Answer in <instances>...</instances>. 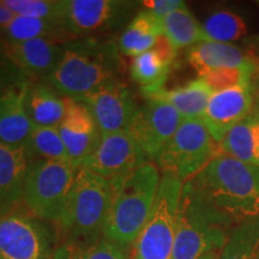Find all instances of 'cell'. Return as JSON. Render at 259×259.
Returning <instances> with one entry per match:
<instances>
[{
    "label": "cell",
    "mask_w": 259,
    "mask_h": 259,
    "mask_svg": "<svg viewBox=\"0 0 259 259\" xmlns=\"http://www.w3.org/2000/svg\"><path fill=\"white\" fill-rule=\"evenodd\" d=\"M122 59L118 42L97 36L76 37L63 45V56L45 83L70 99L95 92L118 80Z\"/></svg>",
    "instance_id": "1"
},
{
    "label": "cell",
    "mask_w": 259,
    "mask_h": 259,
    "mask_svg": "<svg viewBox=\"0 0 259 259\" xmlns=\"http://www.w3.org/2000/svg\"><path fill=\"white\" fill-rule=\"evenodd\" d=\"M210 203L239 223L259 215V166L219 154L189 179Z\"/></svg>",
    "instance_id": "2"
},
{
    "label": "cell",
    "mask_w": 259,
    "mask_h": 259,
    "mask_svg": "<svg viewBox=\"0 0 259 259\" xmlns=\"http://www.w3.org/2000/svg\"><path fill=\"white\" fill-rule=\"evenodd\" d=\"M112 180V200L102 234L128 250L136 244L156 198L160 173L147 162L124 177Z\"/></svg>",
    "instance_id": "3"
},
{
    "label": "cell",
    "mask_w": 259,
    "mask_h": 259,
    "mask_svg": "<svg viewBox=\"0 0 259 259\" xmlns=\"http://www.w3.org/2000/svg\"><path fill=\"white\" fill-rule=\"evenodd\" d=\"M236 225L186 180L181 190L171 259H198L210 252H221Z\"/></svg>",
    "instance_id": "4"
},
{
    "label": "cell",
    "mask_w": 259,
    "mask_h": 259,
    "mask_svg": "<svg viewBox=\"0 0 259 259\" xmlns=\"http://www.w3.org/2000/svg\"><path fill=\"white\" fill-rule=\"evenodd\" d=\"M78 167L69 161L29 160L23 203L35 218L59 223L66 211Z\"/></svg>",
    "instance_id": "5"
},
{
    "label": "cell",
    "mask_w": 259,
    "mask_h": 259,
    "mask_svg": "<svg viewBox=\"0 0 259 259\" xmlns=\"http://www.w3.org/2000/svg\"><path fill=\"white\" fill-rule=\"evenodd\" d=\"M112 200V180L78 168L69 204L58 223L66 239L103 235Z\"/></svg>",
    "instance_id": "6"
},
{
    "label": "cell",
    "mask_w": 259,
    "mask_h": 259,
    "mask_svg": "<svg viewBox=\"0 0 259 259\" xmlns=\"http://www.w3.org/2000/svg\"><path fill=\"white\" fill-rule=\"evenodd\" d=\"M183 181L163 173L153 209L134 246L132 259H171Z\"/></svg>",
    "instance_id": "7"
},
{
    "label": "cell",
    "mask_w": 259,
    "mask_h": 259,
    "mask_svg": "<svg viewBox=\"0 0 259 259\" xmlns=\"http://www.w3.org/2000/svg\"><path fill=\"white\" fill-rule=\"evenodd\" d=\"M219 154V144L203 121L184 119L176 135L158 154L156 162L163 173L173 174L185 183Z\"/></svg>",
    "instance_id": "8"
},
{
    "label": "cell",
    "mask_w": 259,
    "mask_h": 259,
    "mask_svg": "<svg viewBox=\"0 0 259 259\" xmlns=\"http://www.w3.org/2000/svg\"><path fill=\"white\" fill-rule=\"evenodd\" d=\"M56 236L44 220L22 210L0 216V257L52 259Z\"/></svg>",
    "instance_id": "9"
},
{
    "label": "cell",
    "mask_w": 259,
    "mask_h": 259,
    "mask_svg": "<svg viewBox=\"0 0 259 259\" xmlns=\"http://www.w3.org/2000/svg\"><path fill=\"white\" fill-rule=\"evenodd\" d=\"M139 4L128 0H64L61 21L71 37H83L121 28Z\"/></svg>",
    "instance_id": "10"
},
{
    "label": "cell",
    "mask_w": 259,
    "mask_h": 259,
    "mask_svg": "<svg viewBox=\"0 0 259 259\" xmlns=\"http://www.w3.org/2000/svg\"><path fill=\"white\" fill-rule=\"evenodd\" d=\"M183 120L184 118L173 106L161 100H148L145 105L139 107L126 132L143 150L147 158L156 160Z\"/></svg>",
    "instance_id": "11"
},
{
    "label": "cell",
    "mask_w": 259,
    "mask_h": 259,
    "mask_svg": "<svg viewBox=\"0 0 259 259\" xmlns=\"http://www.w3.org/2000/svg\"><path fill=\"white\" fill-rule=\"evenodd\" d=\"M74 100L88 107L101 135L127 131L138 111L132 92L120 79L107 83L95 92Z\"/></svg>",
    "instance_id": "12"
},
{
    "label": "cell",
    "mask_w": 259,
    "mask_h": 259,
    "mask_svg": "<svg viewBox=\"0 0 259 259\" xmlns=\"http://www.w3.org/2000/svg\"><path fill=\"white\" fill-rule=\"evenodd\" d=\"M147 156L127 132L102 134L95 150L80 168L106 179L124 177L147 163Z\"/></svg>",
    "instance_id": "13"
},
{
    "label": "cell",
    "mask_w": 259,
    "mask_h": 259,
    "mask_svg": "<svg viewBox=\"0 0 259 259\" xmlns=\"http://www.w3.org/2000/svg\"><path fill=\"white\" fill-rule=\"evenodd\" d=\"M253 88L251 84L213 92L200 120L220 144L233 126L253 111Z\"/></svg>",
    "instance_id": "14"
},
{
    "label": "cell",
    "mask_w": 259,
    "mask_h": 259,
    "mask_svg": "<svg viewBox=\"0 0 259 259\" xmlns=\"http://www.w3.org/2000/svg\"><path fill=\"white\" fill-rule=\"evenodd\" d=\"M58 131L70 162L78 168L95 150L101 139V131L88 107L70 97H66V113L58 125Z\"/></svg>",
    "instance_id": "15"
},
{
    "label": "cell",
    "mask_w": 259,
    "mask_h": 259,
    "mask_svg": "<svg viewBox=\"0 0 259 259\" xmlns=\"http://www.w3.org/2000/svg\"><path fill=\"white\" fill-rule=\"evenodd\" d=\"M2 45L16 67L31 82L35 79L45 82L63 56V45L50 38H34L17 44L2 42Z\"/></svg>",
    "instance_id": "16"
},
{
    "label": "cell",
    "mask_w": 259,
    "mask_h": 259,
    "mask_svg": "<svg viewBox=\"0 0 259 259\" xmlns=\"http://www.w3.org/2000/svg\"><path fill=\"white\" fill-rule=\"evenodd\" d=\"M32 82L19 83L0 92V143L12 148H25L34 128L25 97Z\"/></svg>",
    "instance_id": "17"
},
{
    "label": "cell",
    "mask_w": 259,
    "mask_h": 259,
    "mask_svg": "<svg viewBox=\"0 0 259 259\" xmlns=\"http://www.w3.org/2000/svg\"><path fill=\"white\" fill-rule=\"evenodd\" d=\"M28 163L27 149L0 143V216L18 209L23 203Z\"/></svg>",
    "instance_id": "18"
},
{
    "label": "cell",
    "mask_w": 259,
    "mask_h": 259,
    "mask_svg": "<svg viewBox=\"0 0 259 259\" xmlns=\"http://www.w3.org/2000/svg\"><path fill=\"white\" fill-rule=\"evenodd\" d=\"M187 61L199 77L225 69L257 66L255 61L241 48L232 44L200 41L186 51Z\"/></svg>",
    "instance_id": "19"
},
{
    "label": "cell",
    "mask_w": 259,
    "mask_h": 259,
    "mask_svg": "<svg viewBox=\"0 0 259 259\" xmlns=\"http://www.w3.org/2000/svg\"><path fill=\"white\" fill-rule=\"evenodd\" d=\"M177 50L162 35L154 48L135 57L130 67L131 78L141 89H157L163 87L177 57Z\"/></svg>",
    "instance_id": "20"
},
{
    "label": "cell",
    "mask_w": 259,
    "mask_h": 259,
    "mask_svg": "<svg viewBox=\"0 0 259 259\" xmlns=\"http://www.w3.org/2000/svg\"><path fill=\"white\" fill-rule=\"evenodd\" d=\"M147 100H161L173 106L184 119H202L213 90L202 77L174 89H141Z\"/></svg>",
    "instance_id": "21"
},
{
    "label": "cell",
    "mask_w": 259,
    "mask_h": 259,
    "mask_svg": "<svg viewBox=\"0 0 259 259\" xmlns=\"http://www.w3.org/2000/svg\"><path fill=\"white\" fill-rule=\"evenodd\" d=\"M162 35V19L143 10L131 18L122 31L118 41L119 51L124 56L135 58L154 48Z\"/></svg>",
    "instance_id": "22"
},
{
    "label": "cell",
    "mask_w": 259,
    "mask_h": 259,
    "mask_svg": "<svg viewBox=\"0 0 259 259\" xmlns=\"http://www.w3.org/2000/svg\"><path fill=\"white\" fill-rule=\"evenodd\" d=\"M34 38H50L63 44L73 40L61 19L16 16L8 27L0 30V41L8 44H17Z\"/></svg>",
    "instance_id": "23"
},
{
    "label": "cell",
    "mask_w": 259,
    "mask_h": 259,
    "mask_svg": "<svg viewBox=\"0 0 259 259\" xmlns=\"http://www.w3.org/2000/svg\"><path fill=\"white\" fill-rule=\"evenodd\" d=\"M25 108L34 125L58 127L66 113V99L47 83H31L25 97Z\"/></svg>",
    "instance_id": "24"
},
{
    "label": "cell",
    "mask_w": 259,
    "mask_h": 259,
    "mask_svg": "<svg viewBox=\"0 0 259 259\" xmlns=\"http://www.w3.org/2000/svg\"><path fill=\"white\" fill-rule=\"evenodd\" d=\"M52 259H130L128 250L103 235L88 239H66Z\"/></svg>",
    "instance_id": "25"
},
{
    "label": "cell",
    "mask_w": 259,
    "mask_h": 259,
    "mask_svg": "<svg viewBox=\"0 0 259 259\" xmlns=\"http://www.w3.org/2000/svg\"><path fill=\"white\" fill-rule=\"evenodd\" d=\"M255 119L254 111L244 120L238 122L229 130L221 143L219 144L220 154L234 157L246 163L258 164L257 160V139H255Z\"/></svg>",
    "instance_id": "26"
},
{
    "label": "cell",
    "mask_w": 259,
    "mask_h": 259,
    "mask_svg": "<svg viewBox=\"0 0 259 259\" xmlns=\"http://www.w3.org/2000/svg\"><path fill=\"white\" fill-rule=\"evenodd\" d=\"M220 259H259V215L242 220L233 228Z\"/></svg>",
    "instance_id": "27"
},
{
    "label": "cell",
    "mask_w": 259,
    "mask_h": 259,
    "mask_svg": "<svg viewBox=\"0 0 259 259\" xmlns=\"http://www.w3.org/2000/svg\"><path fill=\"white\" fill-rule=\"evenodd\" d=\"M163 36L176 50L191 47L204 41L202 25L198 23L194 16L184 8L162 18Z\"/></svg>",
    "instance_id": "28"
},
{
    "label": "cell",
    "mask_w": 259,
    "mask_h": 259,
    "mask_svg": "<svg viewBox=\"0 0 259 259\" xmlns=\"http://www.w3.org/2000/svg\"><path fill=\"white\" fill-rule=\"evenodd\" d=\"M29 160L69 161L66 148L58 127L34 125L27 147Z\"/></svg>",
    "instance_id": "29"
},
{
    "label": "cell",
    "mask_w": 259,
    "mask_h": 259,
    "mask_svg": "<svg viewBox=\"0 0 259 259\" xmlns=\"http://www.w3.org/2000/svg\"><path fill=\"white\" fill-rule=\"evenodd\" d=\"M204 41L229 42L238 41L246 35V24L240 16L227 10L212 12L202 24Z\"/></svg>",
    "instance_id": "30"
},
{
    "label": "cell",
    "mask_w": 259,
    "mask_h": 259,
    "mask_svg": "<svg viewBox=\"0 0 259 259\" xmlns=\"http://www.w3.org/2000/svg\"><path fill=\"white\" fill-rule=\"evenodd\" d=\"M4 3L17 16L34 18H63L64 0H4Z\"/></svg>",
    "instance_id": "31"
},
{
    "label": "cell",
    "mask_w": 259,
    "mask_h": 259,
    "mask_svg": "<svg viewBox=\"0 0 259 259\" xmlns=\"http://www.w3.org/2000/svg\"><path fill=\"white\" fill-rule=\"evenodd\" d=\"M257 70V66H247V67H239V69H225L213 71L202 77L206 83L209 84L210 88L213 92L219 90H225L234 87L245 85V84L252 83V76L254 71Z\"/></svg>",
    "instance_id": "32"
},
{
    "label": "cell",
    "mask_w": 259,
    "mask_h": 259,
    "mask_svg": "<svg viewBox=\"0 0 259 259\" xmlns=\"http://www.w3.org/2000/svg\"><path fill=\"white\" fill-rule=\"evenodd\" d=\"M25 82H31V80L16 67L0 42V92L16 84Z\"/></svg>",
    "instance_id": "33"
},
{
    "label": "cell",
    "mask_w": 259,
    "mask_h": 259,
    "mask_svg": "<svg viewBox=\"0 0 259 259\" xmlns=\"http://www.w3.org/2000/svg\"><path fill=\"white\" fill-rule=\"evenodd\" d=\"M142 5L145 10L161 19L170 15L171 12L186 8L185 2H181V0H144L142 2Z\"/></svg>",
    "instance_id": "34"
},
{
    "label": "cell",
    "mask_w": 259,
    "mask_h": 259,
    "mask_svg": "<svg viewBox=\"0 0 259 259\" xmlns=\"http://www.w3.org/2000/svg\"><path fill=\"white\" fill-rule=\"evenodd\" d=\"M16 16L17 15H16L14 11H11V10L5 5L4 0L0 2V30L8 27V25L14 21Z\"/></svg>",
    "instance_id": "35"
},
{
    "label": "cell",
    "mask_w": 259,
    "mask_h": 259,
    "mask_svg": "<svg viewBox=\"0 0 259 259\" xmlns=\"http://www.w3.org/2000/svg\"><path fill=\"white\" fill-rule=\"evenodd\" d=\"M255 119H257V124H255V139H257V160L259 164V108L253 109Z\"/></svg>",
    "instance_id": "36"
},
{
    "label": "cell",
    "mask_w": 259,
    "mask_h": 259,
    "mask_svg": "<svg viewBox=\"0 0 259 259\" xmlns=\"http://www.w3.org/2000/svg\"><path fill=\"white\" fill-rule=\"evenodd\" d=\"M198 259H220V252H210L208 254H204Z\"/></svg>",
    "instance_id": "37"
},
{
    "label": "cell",
    "mask_w": 259,
    "mask_h": 259,
    "mask_svg": "<svg viewBox=\"0 0 259 259\" xmlns=\"http://www.w3.org/2000/svg\"><path fill=\"white\" fill-rule=\"evenodd\" d=\"M258 57H257V61H255V65H257V69L259 67V42H258Z\"/></svg>",
    "instance_id": "38"
},
{
    "label": "cell",
    "mask_w": 259,
    "mask_h": 259,
    "mask_svg": "<svg viewBox=\"0 0 259 259\" xmlns=\"http://www.w3.org/2000/svg\"><path fill=\"white\" fill-rule=\"evenodd\" d=\"M0 259H5V258H3V257H0Z\"/></svg>",
    "instance_id": "39"
}]
</instances>
